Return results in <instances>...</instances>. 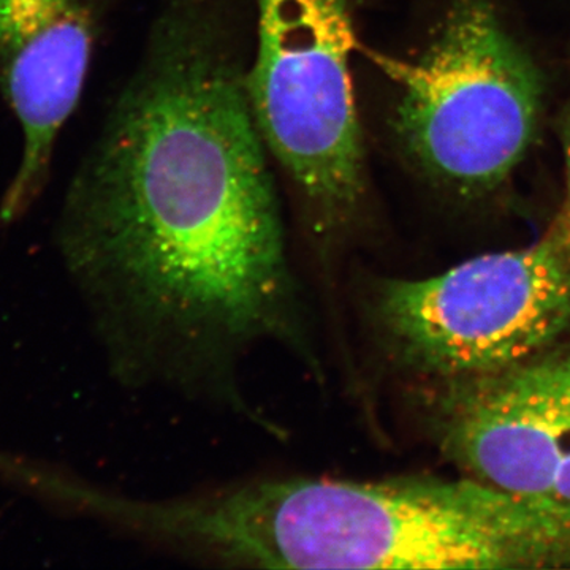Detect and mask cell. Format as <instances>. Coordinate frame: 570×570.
Here are the masks:
<instances>
[{
    "instance_id": "6da1fadb",
    "label": "cell",
    "mask_w": 570,
    "mask_h": 570,
    "mask_svg": "<svg viewBox=\"0 0 570 570\" xmlns=\"http://www.w3.org/2000/svg\"><path fill=\"white\" fill-rule=\"evenodd\" d=\"M235 0H163L140 63L71 176L55 242L108 370L227 411L277 348L325 346L291 253Z\"/></svg>"
},
{
    "instance_id": "7a4b0ae2",
    "label": "cell",
    "mask_w": 570,
    "mask_h": 570,
    "mask_svg": "<svg viewBox=\"0 0 570 570\" xmlns=\"http://www.w3.org/2000/svg\"><path fill=\"white\" fill-rule=\"evenodd\" d=\"M346 305L354 390L367 414L385 377L445 384L504 373L570 336V242L479 255L441 275L351 268Z\"/></svg>"
},
{
    "instance_id": "3957f363",
    "label": "cell",
    "mask_w": 570,
    "mask_h": 570,
    "mask_svg": "<svg viewBox=\"0 0 570 570\" xmlns=\"http://www.w3.org/2000/svg\"><path fill=\"white\" fill-rule=\"evenodd\" d=\"M254 10L250 105L294 190L325 311L336 314L373 220L351 71L360 41L346 0H254Z\"/></svg>"
},
{
    "instance_id": "277c9868",
    "label": "cell",
    "mask_w": 570,
    "mask_h": 570,
    "mask_svg": "<svg viewBox=\"0 0 570 570\" xmlns=\"http://www.w3.org/2000/svg\"><path fill=\"white\" fill-rule=\"evenodd\" d=\"M97 508L171 557L230 569H423V478H261Z\"/></svg>"
},
{
    "instance_id": "5b68a950",
    "label": "cell",
    "mask_w": 570,
    "mask_h": 570,
    "mask_svg": "<svg viewBox=\"0 0 570 570\" xmlns=\"http://www.w3.org/2000/svg\"><path fill=\"white\" fill-rule=\"evenodd\" d=\"M358 51L396 89L393 132L420 170L456 193L493 189L534 135L539 77L502 28L491 0H452L414 59Z\"/></svg>"
},
{
    "instance_id": "8992f818",
    "label": "cell",
    "mask_w": 570,
    "mask_h": 570,
    "mask_svg": "<svg viewBox=\"0 0 570 570\" xmlns=\"http://www.w3.org/2000/svg\"><path fill=\"white\" fill-rule=\"evenodd\" d=\"M439 449L464 475L570 505V344L472 381L414 384Z\"/></svg>"
},
{
    "instance_id": "52a82bcc",
    "label": "cell",
    "mask_w": 570,
    "mask_h": 570,
    "mask_svg": "<svg viewBox=\"0 0 570 570\" xmlns=\"http://www.w3.org/2000/svg\"><path fill=\"white\" fill-rule=\"evenodd\" d=\"M102 0H0V92L21 130V157L0 198L20 220L50 181L56 145L91 71Z\"/></svg>"
},
{
    "instance_id": "ba28073f",
    "label": "cell",
    "mask_w": 570,
    "mask_h": 570,
    "mask_svg": "<svg viewBox=\"0 0 570 570\" xmlns=\"http://www.w3.org/2000/svg\"><path fill=\"white\" fill-rule=\"evenodd\" d=\"M570 242V141L568 148V197H566L564 209H562L557 227Z\"/></svg>"
},
{
    "instance_id": "9c48e42d",
    "label": "cell",
    "mask_w": 570,
    "mask_h": 570,
    "mask_svg": "<svg viewBox=\"0 0 570 570\" xmlns=\"http://www.w3.org/2000/svg\"><path fill=\"white\" fill-rule=\"evenodd\" d=\"M425 569H426V478H425Z\"/></svg>"
},
{
    "instance_id": "30bf717a",
    "label": "cell",
    "mask_w": 570,
    "mask_h": 570,
    "mask_svg": "<svg viewBox=\"0 0 570 570\" xmlns=\"http://www.w3.org/2000/svg\"><path fill=\"white\" fill-rule=\"evenodd\" d=\"M426 568H428V478H426Z\"/></svg>"
}]
</instances>
